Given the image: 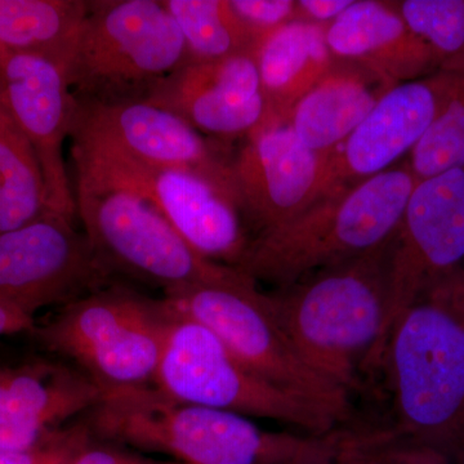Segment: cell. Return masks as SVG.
Wrapping results in <instances>:
<instances>
[{
  "label": "cell",
  "instance_id": "4",
  "mask_svg": "<svg viewBox=\"0 0 464 464\" xmlns=\"http://www.w3.org/2000/svg\"><path fill=\"white\" fill-rule=\"evenodd\" d=\"M418 179L408 161L324 195L301 215L253 237L237 270L279 288L380 248L395 237Z\"/></svg>",
  "mask_w": 464,
  "mask_h": 464
},
{
  "label": "cell",
  "instance_id": "33",
  "mask_svg": "<svg viewBox=\"0 0 464 464\" xmlns=\"http://www.w3.org/2000/svg\"><path fill=\"white\" fill-rule=\"evenodd\" d=\"M396 449L402 464H444L439 458L415 449L402 447L396 441Z\"/></svg>",
  "mask_w": 464,
  "mask_h": 464
},
{
  "label": "cell",
  "instance_id": "8",
  "mask_svg": "<svg viewBox=\"0 0 464 464\" xmlns=\"http://www.w3.org/2000/svg\"><path fill=\"white\" fill-rule=\"evenodd\" d=\"M172 313L154 381V386L169 398L244 417L277 420L304 430L307 435H326L342 422L325 406L253 373L203 324Z\"/></svg>",
  "mask_w": 464,
  "mask_h": 464
},
{
  "label": "cell",
  "instance_id": "5",
  "mask_svg": "<svg viewBox=\"0 0 464 464\" xmlns=\"http://www.w3.org/2000/svg\"><path fill=\"white\" fill-rule=\"evenodd\" d=\"M188 63L164 0H96L88 2L67 76L78 102L121 105L148 101Z\"/></svg>",
  "mask_w": 464,
  "mask_h": 464
},
{
  "label": "cell",
  "instance_id": "13",
  "mask_svg": "<svg viewBox=\"0 0 464 464\" xmlns=\"http://www.w3.org/2000/svg\"><path fill=\"white\" fill-rule=\"evenodd\" d=\"M329 152L308 149L286 121L267 118L232 159L237 206L257 234L295 218L329 194Z\"/></svg>",
  "mask_w": 464,
  "mask_h": 464
},
{
  "label": "cell",
  "instance_id": "6",
  "mask_svg": "<svg viewBox=\"0 0 464 464\" xmlns=\"http://www.w3.org/2000/svg\"><path fill=\"white\" fill-rule=\"evenodd\" d=\"M173 313L121 283L76 299L32 332L102 391L151 386Z\"/></svg>",
  "mask_w": 464,
  "mask_h": 464
},
{
  "label": "cell",
  "instance_id": "34",
  "mask_svg": "<svg viewBox=\"0 0 464 464\" xmlns=\"http://www.w3.org/2000/svg\"><path fill=\"white\" fill-rule=\"evenodd\" d=\"M462 273H463V276H464V262H463V265H462Z\"/></svg>",
  "mask_w": 464,
  "mask_h": 464
},
{
  "label": "cell",
  "instance_id": "18",
  "mask_svg": "<svg viewBox=\"0 0 464 464\" xmlns=\"http://www.w3.org/2000/svg\"><path fill=\"white\" fill-rule=\"evenodd\" d=\"M148 101L213 139H246L268 118L252 52L185 63L164 79Z\"/></svg>",
  "mask_w": 464,
  "mask_h": 464
},
{
  "label": "cell",
  "instance_id": "26",
  "mask_svg": "<svg viewBox=\"0 0 464 464\" xmlns=\"http://www.w3.org/2000/svg\"><path fill=\"white\" fill-rule=\"evenodd\" d=\"M395 5L441 65L464 57V0H402Z\"/></svg>",
  "mask_w": 464,
  "mask_h": 464
},
{
  "label": "cell",
  "instance_id": "22",
  "mask_svg": "<svg viewBox=\"0 0 464 464\" xmlns=\"http://www.w3.org/2000/svg\"><path fill=\"white\" fill-rule=\"evenodd\" d=\"M87 9L84 0H0V50L69 69Z\"/></svg>",
  "mask_w": 464,
  "mask_h": 464
},
{
  "label": "cell",
  "instance_id": "16",
  "mask_svg": "<svg viewBox=\"0 0 464 464\" xmlns=\"http://www.w3.org/2000/svg\"><path fill=\"white\" fill-rule=\"evenodd\" d=\"M447 66L391 88L341 145L329 152V188H350L406 159L438 118L450 90Z\"/></svg>",
  "mask_w": 464,
  "mask_h": 464
},
{
  "label": "cell",
  "instance_id": "27",
  "mask_svg": "<svg viewBox=\"0 0 464 464\" xmlns=\"http://www.w3.org/2000/svg\"><path fill=\"white\" fill-rule=\"evenodd\" d=\"M230 5L256 39L301 18L298 2L293 0H230Z\"/></svg>",
  "mask_w": 464,
  "mask_h": 464
},
{
  "label": "cell",
  "instance_id": "29",
  "mask_svg": "<svg viewBox=\"0 0 464 464\" xmlns=\"http://www.w3.org/2000/svg\"><path fill=\"white\" fill-rule=\"evenodd\" d=\"M341 464H402L389 430L350 432Z\"/></svg>",
  "mask_w": 464,
  "mask_h": 464
},
{
  "label": "cell",
  "instance_id": "30",
  "mask_svg": "<svg viewBox=\"0 0 464 464\" xmlns=\"http://www.w3.org/2000/svg\"><path fill=\"white\" fill-rule=\"evenodd\" d=\"M70 464H186L179 460H160L125 450L112 445H97L91 441Z\"/></svg>",
  "mask_w": 464,
  "mask_h": 464
},
{
  "label": "cell",
  "instance_id": "21",
  "mask_svg": "<svg viewBox=\"0 0 464 464\" xmlns=\"http://www.w3.org/2000/svg\"><path fill=\"white\" fill-rule=\"evenodd\" d=\"M252 54L268 118L286 121L298 101L328 74L335 61L326 43V25L301 18L258 36Z\"/></svg>",
  "mask_w": 464,
  "mask_h": 464
},
{
  "label": "cell",
  "instance_id": "23",
  "mask_svg": "<svg viewBox=\"0 0 464 464\" xmlns=\"http://www.w3.org/2000/svg\"><path fill=\"white\" fill-rule=\"evenodd\" d=\"M50 210L38 155L0 101V234L32 224Z\"/></svg>",
  "mask_w": 464,
  "mask_h": 464
},
{
  "label": "cell",
  "instance_id": "32",
  "mask_svg": "<svg viewBox=\"0 0 464 464\" xmlns=\"http://www.w3.org/2000/svg\"><path fill=\"white\" fill-rule=\"evenodd\" d=\"M35 325L34 316L18 310L12 304L0 301V337L33 332Z\"/></svg>",
  "mask_w": 464,
  "mask_h": 464
},
{
  "label": "cell",
  "instance_id": "20",
  "mask_svg": "<svg viewBox=\"0 0 464 464\" xmlns=\"http://www.w3.org/2000/svg\"><path fill=\"white\" fill-rule=\"evenodd\" d=\"M395 85L362 63L335 58L328 74L293 108L288 123L308 149L331 152Z\"/></svg>",
  "mask_w": 464,
  "mask_h": 464
},
{
  "label": "cell",
  "instance_id": "12",
  "mask_svg": "<svg viewBox=\"0 0 464 464\" xmlns=\"http://www.w3.org/2000/svg\"><path fill=\"white\" fill-rule=\"evenodd\" d=\"M464 262V164L415 185L391 258L389 314L382 355L393 323L440 280Z\"/></svg>",
  "mask_w": 464,
  "mask_h": 464
},
{
  "label": "cell",
  "instance_id": "1",
  "mask_svg": "<svg viewBox=\"0 0 464 464\" xmlns=\"http://www.w3.org/2000/svg\"><path fill=\"white\" fill-rule=\"evenodd\" d=\"M400 445L464 464L462 268L423 292L391 328L384 347Z\"/></svg>",
  "mask_w": 464,
  "mask_h": 464
},
{
  "label": "cell",
  "instance_id": "24",
  "mask_svg": "<svg viewBox=\"0 0 464 464\" xmlns=\"http://www.w3.org/2000/svg\"><path fill=\"white\" fill-rule=\"evenodd\" d=\"M185 39L188 63H210L252 52L256 38L230 0H164Z\"/></svg>",
  "mask_w": 464,
  "mask_h": 464
},
{
  "label": "cell",
  "instance_id": "19",
  "mask_svg": "<svg viewBox=\"0 0 464 464\" xmlns=\"http://www.w3.org/2000/svg\"><path fill=\"white\" fill-rule=\"evenodd\" d=\"M326 43L337 60L362 63L395 84L426 78L441 67L395 2L355 0L326 25Z\"/></svg>",
  "mask_w": 464,
  "mask_h": 464
},
{
  "label": "cell",
  "instance_id": "3",
  "mask_svg": "<svg viewBox=\"0 0 464 464\" xmlns=\"http://www.w3.org/2000/svg\"><path fill=\"white\" fill-rule=\"evenodd\" d=\"M393 237L359 257L264 293L266 306L302 359L348 392L362 366L382 356Z\"/></svg>",
  "mask_w": 464,
  "mask_h": 464
},
{
  "label": "cell",
  "instance_id": "10",
  "mask_svg": "<svg viewBox=\"0 0 464 464\" xmlns=\"http://www.w3.org/2000/svg\"><path fill=\"white\" fill-rule=\"evenodd\" d=\"M72 141L74 170L140 195L200 257L237 270L252 237L230 192L192 170L148 166L115 150Z\"/></svg>",
  "mask_w": 464,
  "mask_h": 464
},
{
  "label": "cell",
  "instance_id": "11",
  "mask_svg": "<svg viewBox=\"0 0 464 464\" xmlns=\"http://www.w3.org/2000/svg\"><path fill=\"white\" fill-rule=\"evenodd\" d=\"M74 222L50 210L0 234V301L34 316L116 283Z\"/></svg>",
  "mask_w": 464,
  "mask_h": 464
},
{
  "label": "cell",
  "instance_id": "7",
  "mask_svg": "<svg viewBox=\"0 0 464 464\" xmlns=\"http://www.w3.org/2000/svg\"><path fill=\"white\" fill-rule=\"evenodd\" d=\"M76 212L94 255L121 276L166 293L227 282L237 268L200 257L164 217L140 195L74 170Z\"/></svg>",
  "mask_w": 464,
  "mask_h": 464
},
{
  "label": "cell",
  "instance_id": "28",
  "mask_svg": "<svg viewBox=\"0 0 464 464\" xmlns=\"http://www.w3.org/2000/svg\"><path fill=\"white\" fill-rule=\"evenodd\" d=\"M93 439L85 422L70 427L66 438L52 447L33 451H14L0 449V464H70L72 458Z\"/></svg>",
  "mask_w": 464,
  "mask_h": 464
},
{
  "label": "cell",
  "instance_id": "14",
  "mask_svg": "<svg viewBox=\"0 0 464 464\" xmlns=\"http://www.w3.org/2000/svg\"><path fill=\"white\" fill-rule=\"evenodd\" d=\"M75 102L70 139L115 150L148 166L199 173L237 203L232 159L179 115L149 101L110 106Z\"/></svg>",
  "mask_w": 464,
  "mask_h": 464
},
{
  "label": "cell",
  "instance_id": "15",
  "mask_svg": "<svg viewBox=\"0 0 464 464\" xmlns=\"http://www.w3.org/2000/svg\"><path fill=\"white\" fill-rule=\"evenodd\" d=\"M0 101L38 155L52 209L75 221L74 188L63 158L76 105L67 67L0 50Z\"/></svg>",
  "mask_w": 464,
  "mask_h": 464
},
{
  "label": "cell",
  "instance_id": "31",
  "mask_svg": "<svg viewBox=\"0 0 464 464\" xmlns=\"http://www.w3.org/2000/svg\"><path fill=\"white\" fill-rule=\"evenodd\" d=\"M353 2L355 0H299L298 8L302 20L328 25L351 7Z\"/></svg>",
  "mask_w": 464,
  "mask_h": 464
},
{
  "label": "cell",
  "instance_id": "25",
  "mask_svg": "<svg viewBox=\"0 0 464 464\" xmlns=\"http://www.w3.org/2000/svg\"><path fill=\"white\" fill-rule=\"evenodd\" d=\"M441 66H447L451 74L447 101L406 158L418 181L464 164V57Z\"/></svg>",
  "mask_w": 464,
  "mask_h": 464
},
{
  "label": "cell",
  "instance_id": "17",
  "mask_svg": "<svg viewBox=\"0 0 464 464\" xmlns=\"http://www.w3.org/2000/svg\"><path fill=\"white\" fill-rule=\"evenodd\" d=\"M103 391L74 365L36 360L0 368V449L33 451L66 438L67 420L87 414Z\"/></svg>",
  "mask_w": 464,
  "mask_h": 464
},
{
  "label": "cell",
  "instance_id": "2",
  "mask_svg": "<svg viewBox=\"0 0 464 464\" xmlns=\"http://www.w3.org/2000/svg\"><path fill=\"white\" fill-rule=\"evenodd\" d=\"M85 423L93 436L186 464H340L343 431L273 432L248 417L186 404L151 386L103 391Z\"/></svg>",
  "mask_w": 464,
  "mask_h": 464
},
{
  "label": "cell",
  "instance_id": "9",
  "mask_svg": "<svg viewBox=\"0 0 464 464\" xmlns=\"http://www.w3.org/2000/svg\"><path fill=\"white\" fill-rule=\"evenodd\" d=\"M257 284L241 274L227 282L166 293L168 306L210 329L253 373L290 393L325 406L342 420L350 393L302 359L266 306Z\"/></svg>",
  "mask_w": 464,
  "mask_h": 464
}]
</instances>
